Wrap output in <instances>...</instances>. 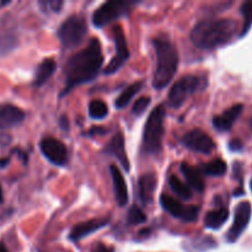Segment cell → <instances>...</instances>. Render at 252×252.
Instances as JSON below:
<instances>
[{
  "label": "cell",
  "mask_w": 252,
  "mask_h": 252,
  "mask_svg": "<svg viewBox=\"0 0 252 252\" xmlns=\"http://www.w3.org/2000/svg\"><path fill=\"white\" fill-rule=\"evenodd\" d=\"M181 171H182V174L185 175L187 182H189V186H191L192 189H194L196 191H198V192L203 191L204 181H203V177H202L201 171H199L198 169L191 166V165L187 164V162H182Z\"/></svg>",
  "instance_id": "cell-19"
},
{
  "label": "cell",
  "mask_w": 252,
  "mask_h": 252,
  "mask_svg": "<svg viewBox=\"0 0 252 252\" xmlns=\"http://www.w3.org/2000/svg\"><path fill=\"white\" fill-rule=\"evenodd\" d=\"M110 223L108 218H100V219H90V220L83 221L73 226V229L69 233V239L71 241H79L84 239L85 236L105 228Z\"/></svg>",
  "instance_id": "cell-13"
},
{
  "label": "cell",
  "mask_w": 252,
  "mask_h": 252,
  "mask_svg": "<svg viewBox=\"0 0 252 252\" xmlns=\"http://www.w3.org/2000/svg\"><path fill=\"white\" fill-rule=\"evenodd\" d=\"M134 2L132 1H107L101 5L93 15V22L95 26L103 27L110 22L115 21L118 17H122L130 11Z\"/></svg>",
  "instance_id": "cell-7"
},
{
  "label": "cell",
  "mask_w": 252,
  "mask_h": 252,
  "mask_svg": "<svg viewBox=\"0 0 252 252\" xmlns=\"http://www.w3.org/2000/svg\"><path fill=\"white\" fill-rule=\"evenodd\" d=\"M182 143L193 152L202 154H211L216 148V143L206 132L201 129H192L184 135Z\"/></svg>",
  "instance_id": "cell-11"
},
{
  "label": "cell",
  "mask_w": 252,
  "mask_h": 252,
  "mask_svg": "<svg viewBox=\"0 0 252 252\" xmlns=\"http://www.w3.org/2000/svg\"><path fill=\"white\" fill-rule=\"evenodd\" d=\"M206 86L203 78L194 74H189L172 85L169 93V105L174 108H179L185 103V101L193 95L197 90Z\"/></svg>",
  "instance_id": "cell-6"
},
{
  "label": "cell",
  "mask_w": 252,
  "mask_h": 252,
  "mask_svg": "<svg viewBox=\"0 0 252 252\" xmlns=\"http://www.w3.org/2000/svg\"><path fill=\"white\" fill-rule=\"evenodd\" d=\"M39 6L42 7L43 11H46L47 7H51L49 10L58 12L61 11V7L63 6V1H57V0H53V1H39Z\"/></svg>",
  "instance_id": "cell-30"
},
{
  "label": "cell",
  "mask_w": 252,
  "mask_h": 252,
  "mask_svg": "<svg viewBox=\"0 0 252 252\" xmlns=\"http://www.w3.org/2000/svg\"><path fill=\"white\" fill-rule=\"evenodd\" d=\"M241 12L244 15V27L240 36H244L250 30L252 25V1L244 2L243 6H241Z\"/></svg>",
  "instance_id": "cell-27"
},
{
  "label": "cell",
  "mask_w": 252,
  "mask_h": 252,
  "mask_svg": "<svg viewBox=\"0 0 252 252\" xmlns=\"http://www.w3.org/2000/svg\"><path fill=\"white\" fill-rule=\"evenodd\" d=\"M103 63L101 43L97 38H93L83 51L73 54L65 64L66 83L64 94L73 90L75 86L91 81L96 78Z\"/></svg>",
  "instance_id": "cell-1"
},
{
  "label": "cell",
  "mask_w": 252,
  "mask_h": 252,
  "mask_svg": "<svg viewBox=\"0 0 252 252\" xmlns=\"http://www.w3.org/2000/svg\"><path fill=\"white\" fill-rule=\"evenodd\" d=\"M0 252H9V251H7V249L5 248L2 244H0Z\"/></svg>",
  "instance_id": "cell-33"
},
{
  "label": "cell",
  "mask_w": 252,
  "mask_h": 252,
  "mask_svg": "<svg viewBox=\"0 0 252 252\" xmlns=\"http://www.w3.org/2000/svg\"><path fill=\"white\" fill-rule=\"evenodd\" d=\"M160 203H161L162 208L174 216L175 218H179L181 220L191 223V221L197 220V217L199 213L198 206H185V204L180 203L175 198L170 197L169 194H161L160 197Z\"/></svg>",
  "instance_id": "cell-9"
},
{
  "label": "cell",
  "mask_w": 252,
  "mask_h": 252,
  "mask_svg": "<svg viewBox=\"0 0 252 252\" xmlns=\"http://www.w3.org/2000/svg\"><path fill=\"white\" fill-rule=\"evenodd\" d=\"M143 86V81H137V83H133L130 84L129 86H127V88L125 89V90L121 93V95L118 96L117 100H116L115 105L117 108H125L126 106L128 105V103L130 102V100L133 98V96L135 95V94H138L140 91V89H142Z\"/></svg>",
  "instance_id": "cell-22"
},
{
  "label": "cell",
  "mask_w": 252,
  "mask_h": 252,
  "mask_svg": "<svg viewBox=\"0 0 252 252\" xmlns=\"http://www.w3.org/2000/svg\"><path fill=\"white\" fill-rule=\"evenodd\" d=\"M166 115L164 105H159L148 117L143 132V150L147 154H159L162 147L164 135V118Z\"/></svg>",
  "instance_id": "cell-4"
},
{
  "label": "cell",
  "mask_w": 252,
  "mask_h": 252,
  "mask_svg": "<svg viewBox=\"0 0 252 252\" xmlns=\"http://www.w3.org/2000/svg\"><path fill=\"white\" fill-rule=\"evenodd\" d=\"M150 105V97H140L135 101V103L133 105V113H135L137 116L142 115L145 112V110L148 108V106Z\"/></svg>",
  "instance_id": "cell-29"
},
{
  "label": "cell",
  "mask_w": 252,
  "mask_h": 252,
  "mask_svg": "<svg viewBox=\"0 0 252 252\" xmlns=\"http://www.w3.org/2000/svg\"><path fill=\"white\" fill-rule=\"evenodd\" d=\"M229 218V211L224 207L208 212L204 218V225L209 229H219L226 223Z\"/></svg>",
  "instance_id": "cell-21"
},
{
  "label": "cell",
  "mask_w": 252,
  "mask_h": 252,
  "mask_svg": "<svg viewBox=\"0 0 252 252\" xmlns=\"http://www.w3.org/2000/svg\"><path fill=\"white\" fill-rule=\"evenodd\" d=\"M25 112L14 105H4L0 107V130L9 129L20 125L25 120Z\"/></svg>",
  "instance_id": "cell-15"
},
{
  "label": "cell",
  "mask_w": 252,
  "mask_h": 252,
  "mask_svg": "<svg viewBox=\"0 0 252 252\" xmlns=\"http://www.w3.org/2000/svg\"><path fill=\"white\" fill-rule=\"evenodd\" d=\"M154 46L157 52V68L154 71L153 86L161 90L169 85L176 74L179 66V52L166 38H157Z\"/></svg>",
  "instance_id": "cell-3"
},
{
  "label": "cell",
  "mask_w": 252,
  "mask_h": 252,
  "mask_svg": "<svg viewBox=\"0 0 252 252\" xmlns=\"http://www.w3.org/2000/svg\"><path fill=\"white\" fill-rule=\"evenodd\" d=\"M202 171L208 176H223L226 172V164L224 160L216 159L202 165Z\"/></svg>",
  "instance_id": "cell-23"
},
{
  "label": "cell",
  "mask_w": 252,
  "mask_h": 252,
  "mask_svg": "<svg viewBox=\"0 0 252 252\" xmlns=\"http://www.w3.org/2000/svg\"><path fill=\"white\" fill-rule=\"evenodd\" d=\"M10 159H0V169H2V167L6 166L7 164H9Z\"/></svg>",
  "instance_id": "cell-32"
},
{
  "label": "cell",
  "mask_w": 252,
  "mask_h": 252,
  "mask_svg": "<svg viewBox=\"0 0 252 252\" xmlns=\"http://www.w3.org/2000/svg\"><path fill=\"white\" fill-rule=\"evenodd\" d=\"M169 185L170 187H171L172 191H174L177 196L181 197L182 199H189L192 197V191L189 189V187L187 186L185 182H182L177 176H174V175L170 176Z\"/></svg>",
  "instance_id": "cell-24"
},
{
  "label": "cell",
  "mask_w": 252,
  "mask_h": 252,
  "mask_svg": "<svg viewBox=\"0 0 252 252\" xmlns=\"http://www.w3.org/2000/svg\"><path fill=\"white\" fill-rule=\"evenodd\" d=\"M89 115L94 120H102L108 115V107L102 100H93L89 103Z\"/></svg>",
  "instance_id": "cell-25"
},
{
  "label": "cell",
  "mask_w": 252,
  "mask_h": 252,
  "mask_svg": "<svg viewBox=\"0 0 252 252\" xmlns=\"http://www.w3.org/2000/svg\"><path fill=\"white\" fill-rule=\"evenodd\" d=\"M238 33V22L233 19L202 20L191 32V41L202 49H214L229 43Z\"/></svg>",
  "instance_id": "cell-2"
},
{
  "label": "cell",
  "mask_w": 252,
  "mask_h": 252,
  "mask_svg": "<svg viewBox=\"0 0 252 252\" xmlns=\"http://www.w3.org/2000/svg\"><path fill=\"white\" fill-rule=\"evenodd\" d=\"M15 46V37L11 34H5L0 38V56L9 52L10 49L14 48Z\"/></svg>",
  "instance_id": "cell-28"
},
{
  "label": "cell",
  "mask_w": 252,
  "mask_h": 252,
  "mask_svg": "<svg viewBox=\"0 0 252 252\" xmlns=\"http://www.w3.org/2000/svg\"><path fill=\"white\" fill-rule=\"evenodd\" d=\"M106 153L110 155H113L115 158H117L118 161L122 164V166L126 170H129V161H128L127 153H126L125 148V138H123L122 133H117L112 139L110 140L107 145H106Z\"/></svg>",
  "instance_id": "cell-17"
},
{
  "label": "cell",
  "mask_w": 252,
  "mask_h": 252,
  "mask_svg": "<svg viewBox=\"0 0 252 252\" xmlns=\"http://www.w3.org/2000/svg\"><path fill=\"white\" fill-rule=\"evenodd\" d=\"M251 204L250 202H241L235 208V218L231 228L226 234L229 243H235L241 234L246 230L251 219Z\"/></svg>",
  "instance_id": "cell-10"
},
{
  "label": "cell",
  "mask_w": 252,
  "mask_h": 252,
  "mask_svg": "<svg viewBox=\"0 0 252 252\" xmlns=\"http://www.w3.org/2000/svg\"><path fill=\"white\" fill-rule=\"evenodd\" d=\"M113 33V41H115L116 46V54L111 62L108 63V65L106 66L105 74H113L116 71L120 70L121 66L128 61L129 58V49H128L127 39H126L125 33H123L122 26L117 25V26L113 27L112 30Z\"/></svg>",
  "instance_id": "cell-8"
},
{
  "label": "cell",
  "mask_w": 252,
  "mask_h": 252,
  "mask_svg": "<svg viewBox=\"0 0 252 252\" xmlns=\"http://www.w3.org/2000/svg\"><path fill=\"white\" fill-rule=\"evenodd\" d=\"M251 129H252V120H251Z\"/></svg>",
  "instance_id": "cell-35"
},
{
  "label": "cell",
  "mask_w": 252,
  "mask_h": 252,
  "mask_svg": "<svg viewBox=\"0 0 252 252\" xmlns=\"http://www.w3.org/2000/svg\"><path fill=\"white\" fill-rule=\"evenodd\" d=\"M251 189H252V180H251Z\"/></svg>",
  "instance_id": "cell-36"
},
{
  "label": "cell",
  "mask_w": 252,
  "mask_h": 252,
  "mask_svg": "<svg viewBox=\"0 0 252 252\" xmlns=\"http://www.w3.org/2000/svg\"><path fill=\"white\" fill-rule=\"evenodd\" d=\"M41 152L52 164L57 166H64L68 161L66 147L54 138H44L41 142Z\"/></svg>",
  "instance_id": "cell-12"
},
{
  "label": "cell",
  "mask_w": 252,
  "mask_h": 252,
  "mask_svg": "<svg viewBox=\"0 0 252 252\" xmlns=\"http://www.w3.org/2000/svg\"><path fill=\"white\" fill-rule=\"evenodd\" d=\"M111 176H112L113 189H115L116 199L117 203L121 207H125L128 203V191H127V184L125 181L122 172L120 171L116 165H111Z\"/></svg>",
  "instance_id": "cell-18"
},
{
  "label": "cell",
  "mask_w": 252,
  "mask_h": 252,
  "mask_svg": "<svg viewBox=\"0 0 252 252\" xmlns=\"http://www.w3.org/2000/svg\"><path fill=\"white\" fill-rule=\"evenodd\" d=\"M243 108L244 106L241 103H236V105L231 106L230 108L224 111L220 115L216 116L213 118L214 127L218 130H220V132H228V130H230L234 123L240 117L241 112H243Z\"/></svg>",
  "instance_id": "cell-14"
},
{
  "label": "cell",
  "mask_w": 252,
  "mask_h": 252,
  "mask_svg": "<svg viewBox=\"0 0 252 252\" xmlns=\"http://www.w3.org/2000/svg\"><path fill=\"white\" fill-rule=\"evenodd\" d=\"M94 252H113V249L107 245H103V244H98V245L94 249Z\"/></svg>",
  "instance_id": "cell-31"
},
{
  "label": "cell",
  "mask_w": 252,
  "mask_h": 252,
  "mask_svg": "<svg viewBox=\"0 0 252 252\" xmlns=\"http://www.w3.org/2000/svg\"><path fill=\"white\" fill-rule=\"evenodd\" d=\"M127 220L128 224H130V225H138V224H142L144 221H147V216H145V213L142 209L134 206L128 212Z\"/></svg>",
  "instance_id": "cell-26"
},
{
  "label": "cell",
  "mask_w": 252,
  "mask_h": 252,
  "mask_svg": "<svg viewBox=\"0 0 252 252\" xmlns=\"http://www.w3.org/2000/svg\"><path fill=\"white\" fill-rule=\"evenodd\" d=\"M2 201H4V197H2V189L1 186H0V203H1Z\"/></svg>",
  "instance_id": "cell-34"
},
{
  "label": "cell",
  "mask_w": 252,
  "mask_h": 252,
  "mask_svg": "<svg viewBox=\"0 0 252 252\" xmlns=\"http://www.w3.org/2000/svg\"><path fill=\"white\" fill-rule=\"evenodd\" d=\"M88 33V25L80 15H71L58 30V37L64 48H74L79 46Z\"/></svg>",
  "instance_id": "cell-5"
},
{
  "label": "cell",
  "mask_w": 252,
  "mask_h": 252,
  "mask_svg": "<svg viewBox=\"0 0 252 252\" xmlns=\"http://www.w3.org/2000/svg\"><path fill=\"white\" fill-rule=\"evenodd\" d=\"M57 69V63L51 58H46L41 64L38 65L36 70V75H34V85L42 86L44 83L48 81L54 74Z\"/></svg>",
  "instance_id": "cell-20"
},
{
  "label": "cell",
  "mask_w": 252,
  "mask_h": 252,
  "mask_svg": "<svg viewBox=\"0 0 252 252\" xmlns=\"http://www.w3.org/2000/svg\"><path fill=\"white\" fill-rule=\"evenodd\" d=\"M157 175L153 174V172L143 175L139 179V182H138V192H139L140 201L144 204L152 203L155 189H157Z\"/></svg>",
  "instance_id": "cell-16"
}]
</instances>
